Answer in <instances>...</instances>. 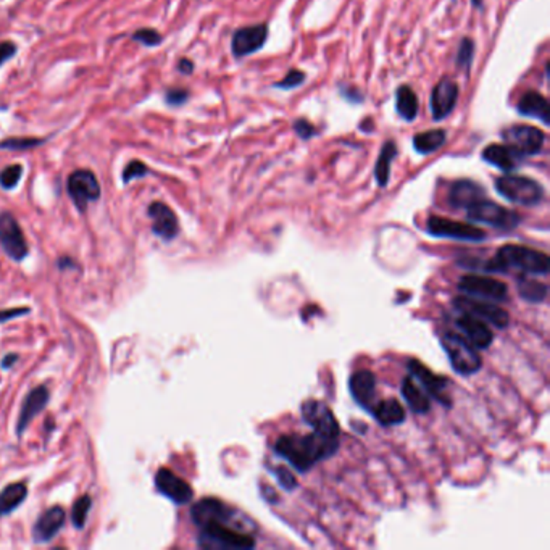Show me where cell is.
<instances>
[{
	"label": "cell",
	"instance_id": "1",
	"mask_svg": "<svg viewBox=\"0 0 550 550\" xmlns=\"http://www.w3.org/2000/svg\"><path fill=\"white\" fill-rule=\"evenodd\" d=\"M339 439L312 434H284L275 444V454L284 459L299 473H307L320 461L339 450Z\"/></svg>",
	"mask_w": 550,
	"mask_h": 550
},
{
	"label": "cell",
	"instance_id": "2",
	"mask_svg": "<svg viewBox=\"0 0 550 550\" xmlns=\"http://www.w3.org/2000/svg\"><path fill=\"white\" fill-rule=\"evenodd\" d=\"M549 266L547 253L516 244H507L499 249L494 258L484 262L481 268L489 273L520 271L523 275H547Z\"/></svg>",
	"mask_w": 550,
	"mask_h": 550
},
{
	"label": "cell",
	"instance_id": "3",
	"mask_svg": "<svg viewBox=\"0 0 550 550\" xmlns=\"http://www.w3.org/2000/svg\"><path fill=\"white\" fill-rule=\"evenodd\" d=\"M197 544L202 549L215 550H246L255 547V538L247 529L231 525H207L202 526Z\"/></svg>",
	"mask_w": 550,
	"mask_h": 550
},
{
	"label": "cell",
	"instance_id": "4",
	"mask_svg": "<svg viewBox=\"0 0 550 550\" xmlns=\"http://www.w3.org/2000/svg\"><path fill=\"white\" fill-rule=\"evenodd\" d=\"M494 186H496V191L501 194L503 198L516 203V205H525V207L539 205V203L544 200L545 196V191L544 187L540 186V183H538L533 178L523 176V174L507 173L503 174V176L497 178Z\"/></svg>",
	"mask_w": 550,
	"mask_h": 550
},
{
	"label": "cell",
	"instance_id": "5",
	"mask_svg": "<svg viewBox=\"0 0 550 550\" xmlns=\"http://www.w3.org/2000/svg\"><path fill=\"white\" fill-rule=\"evenodd\" d=\"M441 345L446 350L452 369L461 376L476 374L483 367V360L479 357L478 349L473 347L463 336L447 331L441 337Z\"/></svg>",
	"mask_w": 550,
	"mask_h": 550
},
{
	"label": "cell",
	"instance_id": "6",
	"mask_svg": "<svg viewBox=\"0 0 550 550\" xmlns=\"http://www.w3.org/2000/svg\"><path fill=\"white\" fill-rule=\"evenodd\" d=\"M466 218L471 223L488 225L496 229L512 231L521 223V216L516 211H512L499 203L489 200L488 197L479 198L473 205L466 209Z\"/></svg>",
	"mask_w": 550,
	"mask_h": 550
},
{
	"label": "cell",
	"instance_id": "7",
	"mask_svg": "<svg viewBox=\"0 0 550 550\" xmlns=\"http://www.w3.org/2000/svg\"><path fill=\"white\" fill-rule=\"evenodd\" d=\"M191 520L197 528L207 525H231L246 529L240 521V513L215 497H205L194 503L191 508Z\"/></svg>",
	"mask_w": 550,
	"mask_h": 550
},
{
	"label": "cell",
	"instance_id": "8",
	"mask_svg": "<svg viewBox=\"0 0 550 550\" xmlns=\"http://www.w3.org/2000/svg\"><path fill=\"white\" fill-rule=\"evenodd\" d=\"M68 196L75 203V207L81 214H84L87 205L100 198L102 189L95 173L91 170H76L68 176L67 181Z\"/></svg>",
	"mask_w": 550,
	"mask_h": 550
},
{
	"label": "cell",
	"instance_id": "9",
	"mask_svg": "<svg viewBox=\"0 0 550 550\" xmlns=\"http://www.w3.org/2000/svg\"><path fill=\"white\" fill-rule=\"evenodd\" d=\"M502 139L515 149L523 159L538 155L542 150L545 134L531 124H512L502 131Z\"/></svg>",
	"mask_w": 550,
	"mask_h": 550
},
{
	"label": "cell",
	"instance_id": "10",
	"mask_svg": "<svg viewBox=\"0 0 550 550\" xmlns=\"http://www.w3.org/2000/svg\"><path fill=\"white\" fill-rule=\"evenodd\" d=\"M300 415H302L303 422L313 428L315 433L330 439H339V423H337V418L332 413L330 405L325 404L323 400H305L302 406H300Z\"/></svg>",
	"mask_w": 550,
	"mask_h": 550
},
{
	"label": "cell",
	"instance_id": "11",
	"mask_svg": "<svg viewBox=\"0 0 550 550\" xmlns=\"http://www.w3.org/2000/svg\"><path fill=\"white\" fill-rule=\"evenodd\" d=\"M406 369H409L411 378L418 380L420 387L426 392L429 399H436L439 404L449 409L452 405V399L449 392H447L450 382L447 378L433 373L426 365H423L417 358H410L409 362H406Z\"/></svg>",
	"mask_w": 550,
	"mask_h": 550
},
{
	"label": "cell",
	"instance_id": "12",
	"mask_svg": "<svg viewBox=\"0 0 550 550\" xmlns=\"http://www.w3.org/2000/svg\"><path fill=\"white\" fill-rule=\"evenodd\" d=\"M426 231L434 238L468 240V242H481L486 239V233L476 228L474 225L461 223V221L442 218V216L431 215L426 221Z\"/></svg>",
	"mask_w": 550,
	"mask_h": 550
},
{
	"label": "cell",
	"instance_id": "13",
	"mask_svg": "<svg viewBox=\"0 0 550 550\" xmlns=\"http://www.w3.org/2000/svg\"><path fill=\"white\" fill-rule=\"evenodd\" d=\"M459 289L468 297L489 300V302H505L508 299V286L491 276L466 275L460 278Z\"/></svg>",
	"mask_w": 550,
	"mask_h": 550
},
{
	"label": "cell",
	"instance_id": "14",
	"mask_svg": "<svg viewBox=\"0 0 550 550\" xmlns=\"http://www.w3.org/2000/svg\"><path fill=\"white\" fill-rule=\"evenodd\" d=\"M0 247L3 249L7 257L15 262L25 260L30 251L21 226L10 211L0 214Z\"/></svg>",
	"mask_w": 550,
	"mask_h": 550
},
{
	"label": "cell",
	"instance_id": "15",
	"mask_svg": "<svg viewBox=\"0 0 550 550\" xmlns=\"http://www.w3.org/2000/svg\"><path fill=\"white\" fill-rule=\"evenodd\" d=\"M454 305L457 310H463L468 313H473L474 317L481 318L489 325L499 328V330H505L510 325V317H508V312L503 310L502 307H499L494 302H489V300L483 299H474L468 297V295H460L454 300Z\"/></svg>",
	"mask_w": 550,
	"mask_h": 550
},
{
	"label": "cell",
	"instance_id": "16",
	"mask_svg": "<svg viewBox=\"0 0 550 550\" xmlns=\"http://www.w3.org/2000/svg\"><path fill=\"white\" fill-rule=\"evenodd\" d=\"M268 34H270V27L266 23L239 27L234 31L233 39H231V52L236 58L249 57L265 47Z\"/></svg>",
	"mask_w": 550,
	"mask_h": 550
},
{
	"label": "cell",
	"instance_id": "17",
	"mask_svg": "<svg viewBox=\"0 0 550 550\" xmlns=\"http://www.w3.org/2000/svg\"><path fill=\"white\" fill-rule=\"evenodd\" d=\"M460 87L450 78H442L436 86L433 87L431 97H429V108L434 122H442L455 110L459 102Z\"/></svg>",
	"mask_w": 550,
	"mask_h": 550
},
{
	"label": "cell",
	"instance_id": "18",
	"mask_svg": "<svg viewBox=\"0 0 550 550\" xmlns=\"http://www.w3.org/2000/svg\"><path fill=\"white\" fill-rule=\"evenodd\" d=\"M459 315L455 318V325L463 332V337L471 345L479 350H486L492 345L494 332L484 320L474 317L473 313L457 310Z\"/></svg>",
	"mask_w": 550,
	"mask_h": 550
},
{
	"label": "cell",
	"instance_id": "19",
	"mask_svg": "<svg viewBox=\"0 0 550 550\" xmlns=\"http://www.w3.org/2000/svg\"><path fill=\"white\" fill-rule=\"evenodd\" d=\"M155 488L161 496L170 499L176 505H186L194 499V491L187 481L171 471L170 468H160L155 474Z\"/></svg>",
	"mask_w": 550,
	"mask_h": 550
},
{
	"label": "cell",
	"instance_id": "20",
	"mask_svg": "<svg viewBox=\"0 0 550 550\" xmlns=\"http://www.w3.org/2000/svg\"><path fill=\"white\" fill-rule=\"evenodd\" d=\"M147 215L152 220V231L160 239L173 240L179 234L178 216L163 202H152L147 209Z\"/></svg>",
	"mask_w": 550,
	"mask_h": 550
},
{
	"label": "cell",
	"instance_id": "21",
	"mask_svg": "<svg viewBox=\"0 0 550 550\" xmlns=\"http://www.w3.org/2000/svg\"><path fill=\"white\" fill-rule=\"evenodd\" d=\"M349 391L355 404L369 413L374 402H376V376H374V373L369 369L355 371L349 380Z\"/></svg>",
	"mask_w": 550,
	"mask_h": 550
},
{
	"label": "cell",
	"instance_id": "22",
	"mask_svg": "<svg viewBox=\"0 0 550 550\" xmlns=\"http://www.w3.org/2000/svg\"><path fill=\"white\" fill-rule=\"evenodd\" d=\"M49 402H50V391L47 386H38L27 392L25 400H23L20 417H18V423H16L18 436L20 437L23 436V433L26 431V428L30 426L32 420L38 417L41 411L47 406Z\"/></svg>",
	"mask_w": 550,
	"mask_h": 550
},
{
	"label": "cell",
	"instance_id": "23",
	"mask_svg": "<svg viewBox=\"0 0 550 550\" xmlns=\"http://www.w3.org/2000/svg\"><path fill=\"white\" fill-rule=\"evenodd\" d=\"M65 518H67V513H65L63 507L55 505L47 508L32 526V539H34V542L47 544L50 540H54L55 536L62 531Z\"/></svg>",
	"mask_w": 550,
	"mask_h": 550
},
{
	"label": "cell",
	"instance_id": "24",
	"mask_svg": "<svg viewBox=\"0 0 550 550\" xmlns=\"http://www.w3.org/2000/svg\"><path fill=\"white\" fill-rule=\"evenodd\" d=\"M483 197H488V194L481 184L471 181V179H459L450 186L447 200L454 209L466 210L470 205H473L474 202H478Z\"/></svg>",
	"mask_w": 550,
	"mask_h": 550
},
{
	"label": "cell",
	"instance_id": "25",
	"mask_svg": "<svg viewBox=\"0 0 550 550\" xmlns=\"http://www.w3.org/2000/svg\"><path fill=\"white\" fill-rule=\"evenodd\" d=\"M481 159L488 161L489 165L496 166V168L505 171V173H512L518 166L523 163V157H521L515 149H512L507 144H491L486 149L481 152Z\"/></svg>",
	"mask_w": 550,
	"mask_h": 550
},
{
	"label": "cell",
	"instance_id": "26",
	"mask_svg": "<svg viewBox=\"0 0 550 550\" xmlns=\"http://www.w3.org/2000/svg\"><path fill=\"white\" fill-rule=\"evenodd\" d=\"M371 417L376 420L381 426H399L406 420V411L397 399L376 400L369 410Z\"/></svg>",
	"mask_w": 550,
	"mask_h": 550
},
{
	"label": "cell",
	"instance_id": "27",
	"mask_svg": "<svg viewBox=\"0 0 550 550\" xmlns=\"http://www.w3.org/2000/svg\"><path fill=\"white\" fill-rule=\"evenodd\" d=\"M516 110L525 118H538L544 124L550 123L549 100L538 91H528L520 97Z\"/></svg>",
	"mask_w": 550,
	"mask_h": 550
},
{
	"label": "cell",
	"instance_id": "28",
	"mask_svg": "<svg viewBox=\"0 0 550 550\" xmlns=\"http://www.w3.org/2000/svg\"><path fill=\"white\" fill-rule=\"evenodd\" d=\"M400 392L404 400L406 402V405H409V409L413 411V413L424 415L431 410V399H429L426 392L413 381V378L411 376L404 378L400 386Z\"/></svg>",
	"mask_w": 550,
	"mask_h": 550
},
{
	"label": "cell",
	"instance_id": "29",
	"mask_svg": "<svg viewBox=\"0 0 550 550\" xmlns=\"http://www.w3.org/2000/svg\"><path fill=\"white\" fill-rule=\"evenodd\" d=\"M447 142L446 129H428L424 133H418L413 136V149L420 155H431L439 149H442Z\"/></svg>",
	"mask_w": 550,
	"mask_h": 550
},
{
	"label": "cell",
	"instance_id": "30",
	"mask_svg": "<svg viewBox=\"0 0 550 550\" xmlns=\"http://www.w3.org/2000/svg\"><path fill=\"white\" fill-rule=\"evenodd\" d=\"M396 110L397 115L405 122H413L418 117L420 104L418 97L410 86L402 84L396 91Z\"/></svg>",
	"mask_w": 550,
	"mask_h": 550
},
{
	"label": "cell",
	"instance_id": "31",
	"mask_svg": "<svg viewBox=\"0 0 550 550\" xmlns=\"http://www.w3.org/2000/svg\"><path fill=\"white\" fill-rule=\"evenodd\" d=\"M397 152H399V149H397V144L392 139L386 141L381 147L376 165H374V178H376V183L380 187H386L387 183H389L391 165L397 157Z\"/></svg>",
	"mask_w": 550,
	"mask_h": 550
},
{
	"label": "cell",
	"instance_id": "32",
	"mask_svg": "<svg viewBox=\"0 0 550 550\" xmlns=\"http://www.w3.org/2000/svg\"><path fill=\"white\" fill-rule=\"evenodd\" d=\"M27 497V486L25 483H12L0 492V518L15 512Z\"/></svg>",
	"mask_w": 550,
	"mask_h": 550
},
{
	"label": "cell",
	"instance_id": "33",
	"mask_svg": "<svg viewBox=\"0 0 550 550\" xmlns=\"http://www.w3.org/2000/svg\"><path fill=\"white\" fill-rule=\"evenodd\" d=\"M518 293L520 297L529 303H540L547 299L549 288L545 283L538 279H531L523 275L518 278Z\"/></svg>",
	"mask_w": 550,
	"mask_h": 550
},
{
	"label": "cell",
	"instance_id": "34",
	"mask_svg": "<svg viewBox=\"0 0 550 550\" xmlns=\"http://www.w3.org/2000/svg\"><path fill=\"white\" fill-rule=\"evenodd\" d=\"M474 50L476 44L471 38H463L460 41L459 49H457L455 55V65L459 70H463L468 73L471 70V65H473L474 60Z\"/></svg>",
	"mask_w": 550,
	"mask_h": 550
},
{
	"label": "cell",
	"instance_id": "35",
	"mask_svg": "<svg viewBox=\"0 0 550 550\" xmlns=\"http://www.w3.org/2000/svg\"><path fill=\"white\" fill-rule=\"evenodd\" d=\"M45 139L43 137H8V139L0 141V149L3 150H30L36 147L43 146Z\"/></svg>",
	"mask_w": 550,
	"mask_h": 550
},
{
	"label": "cell",
	"instance_id": "36",
	"mask_svg": "<svg viewBox=\"0 0 550 550\" xmlns=\"http://www.w3.org/2000/svg\"><path fill=\"white\" fill-rule=\"evenodd\" d=\"M91 507H92V499L87 496V494H84V496L80 497L75 502L71 510V521L76 529H82L86 526V520L87 516H89Z\"/></svg>",
	"mask_w": 550,
	"mask_h": 550
},
{
	"label": "cell",
	"instance_id": "37",
	"mask_svg": "<svg viewBox=\"0 0 550 550\" xmlns=\"http://www.w3.org/2000/svg\"><path fill=\"white\" fill-rule=\"evenodd\" d=\"M131 38L134 43H139L144 47H157V45L163 43V36L154 27H141V30L133 32Z\"/></svg>",
	"mask_w": 550,
	"mask_h": 550
},
{
	"label": "cell",
	"instance_id": "38",
	"mask_svg": "<svg viewBox=\"0 0 550 550\" xmlns=\"http://www.w3.org/2000/svg\"><path fill=\"white\" fill-rule=\"evenodd\" d=\"M23 176V165H8L0 171V186L7 191L15 189Z\"/></svg>",
	"mask_w": 550,
	"mask_h": 550
},
{
	"label": "cell",
	"instance_id": "39",
	"mask_svg": "<svg viewBox=\"0 0 550 550\" xmlns=\"http://www.w3.org/2000/svg\"><path fill=\"white\" fill-rule=\"evenodd\" d=\"M149 174V166H147L144 161L141 160H131L128 161L126 166L123 168V173H122V179L124 184H129L134 179H139V178H144Z\"/></svg>",
	"mask_w": 550,
	"mask_h": 550
},
{
	"label": "cell",
	"instance_id": "40",
	"mask_svg": "<svg viewBox=\"0 0 550 550\" xmlns=\"http://www.w3.org/2000/svg\"><path fill=\"white\" fill-rule=\"evenodd\" d=\"M307 80V75L302 70H297V68H290V70L286 73V76L283 80L275 82L273 87H278V89H283V91H293V89H297L300 87Z\"/></svg>",
	"mask_w": 550,
	"mask_h": 550
},
{
	"label": "cell",
	"instance_id": "41",
	"mask_svg": "<svg viewBox=\"0 0 550 550\" xmlns=\"http://www.w3.org/2000/svg\"><path fill=\"white\" fill-rule=\"evenodd\" d=\"M270 470H271V474L278 479L281 488L286 489V491H294V489L299 486L295 476L290 473L288 468H284V466H275V468H270Z\"/></svg>",
	"mask_w": 550,
	"mask_h": 550
},
{
	"label": "cell",
	"instance_id": "42",
	"mask_svg": "<svg viewBox=\"0 0 550 550\" xmlns=\"http://www.w3.org/2000/svg\"><path fill=\"white\" fill-rule=\"evenodd\" d=\"M293 129L302 141H310L312 137H315L318 134V129L315 128V124H313L312 122H308L307 118L294 119Z\"/></svg>",
	"mask_w": 550,
	"mask_h": 550
},
{
	"label": "cell",
	"instance_id": "43",
	"mask_svg": "<svg viewBox=\"0 0 550 550\" xmlns=\"http://www.w3.org/2000/svg\"><path fill=\"white\" fill-rule=\"evenodd\" d=\"M189 91L184 87H170L165 92V104L170 107H181L189 100Z\"/></svg>",
	"mask_w": 550,
	"mask_h": 550
},
{
	"label": "cell",
	"instance_id": "44",
	"mask_svg": "<svg viewBox=\"0 0 550 550\" xmlns=\"http://www.w3.org/2000/svg\"><path fill=\"white\" fill-rule=\"evenodd\" d=\"M339 92L344 99H347L350 104H362L365 100L363 92L358 87L350 84H339Z\"/></svg>",
	"mask_w": 550,
	"mask_h": 550
},
{
	"label": "cell",
	"instance_id": "45",
	"mask_svg": "<svg viewBox=\"0 0 550 550\" xmlns=\"http://www.w3.org/2000/svg\"><path fill=\"white\" fill-rule=\"evenodd\" d=\"M16 44H13L12 41H5V43L0 44V67L3 63L8 62V60L13 58L16 55Z\"/></svg>",
	"mask_w": 550,
	"mask_h": 550
},
{
	"label": "cell",
	"instance_id": "46",
	"mask_svg": "<svg viewBox=\"0 0 550 550\" xmlns=\"http://www.w3.org/2000/svg\"><path fill=\"white\" fill-rule=\"evenodd\" d=\"M31 310L27 307H20V308H8V310H0V323H5L8 320H13V318L26 315Z\"/></svg>",
	"mask_w": 550,
	"mask_h": 550
},
{
	"label": "cell",
	"instance_id": "47",
	"mask_svg": "<svg viewBox=\"0 0 550 550\" xmlns=\"http://www.w3.org/2000/svg\"><path fill=\"white\" fill-rule=\"evenodd\" d=\"M194 70H196V65H194L191 58L184 57L178 62V71L183 73V75H192Z\"/></svg>",
	"mask_w": 550,
	"mask_h": 550
},
{
	"label": "cell",
	"instance_id": "48",
	"mask_svg": "<svg viewBox=\"0 0 550 550\" xmlns=\"http://www.w3.org/2000/svg\"><path fill=\"white\" fill-rule=\"evenodd\" d=\"M16 362H18V355L16 354H8V355H5V357H3L2 362H0V367H2L3 369H10Z\"/></svg>",
	"mask_w": 550,
	"mask_h": 550
},
{
	"label": "cell",
	"instance_id": "49",
	"mask_svg": "<svg viewBox=\"0 0 550 550\" xmlns=\"http://www.w3.org/2000/svg\"><path fill=\"white\" fill-rule=\"evenodd\" d=\"M58 268L60 270H65V268H68V270H70V268H73V270H78V263L73 262L70 257H63L58 260Z\"/></svg>",
	"mask_w": 550,
	"mask_h": 550
},
{
	"label": "cell",
	"instance_id": "50",
	"mask_svg": "<svg viewBox=\"0 0 550 550\" xmlns=\"http://www.w3.org/2000/svg\"><path fill=\"white\" fill-rule=\"evenodd\" d=\"M368 126L371 129H374V122H373V118H369V117L365 118V122L360 124V128H362L365 133H368Z\"/></svg>",
	"mask_w": 550,
	"mask_h": 550
},
{
	"label": "cell",
	"instance_id": "51",
	"mask_svg": "<svg viewBox=\"0 0 550 550\" xmlns=\"http://www.w3.org/2000/svg\"><path fill=\"white\" fill-rule=\"evenodd\" d=\"M471 3H473L476 8H483V0H471Z\"/></svg>",
	"mask_w": 550,
	"mask_h": 550
}]
</instances>
